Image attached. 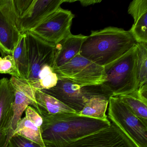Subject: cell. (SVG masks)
<instances>
[{
	"label": "cell",
	"mask_w": 147,
	"mask_h": 147,
	"mask_svg": "<svg viewBox=\"0 0 147 147\" xmlns=\"http://www.w3.org/2000/svg\"><path fill=\"white\" fill-rule=\"evenodd\" d=\"M0 74H7L11 75L12 76L20 78L11 55L0 57Z\"/></svg>",
	"instance_id": "cell-22"
},
{
	"label": "cell",
	"mask_w": 147,
	"mask_h": 147,
	"mask_svg": "<svg viewBox=\"0 0 147 147\" xmlns=\"http://www.w3.org/2000/svg\"><path fill=\"white\" fill-rule=\"evenodd\" d=\"M10 81L14 92L13 117L11 127L7 133L6 147L8 142L14 135L17 124L21 119L23 113L29 106L35 107L36 105L35 89L27 80L19 77L11 76Z\"/></svg>",
	"instance_id": "cell-11"
},
{
	"label": "cell",
	"mask_w": 147,
	"mask_h": 147,
	"mask_svg": "<svg viewBox=\"0 0 147 147\" xmlns=\"http://www.w3.org/2000/svg\"><path fill=\"white\" fill-rule=\"evenodd\" d=\"M118 97L137 117L147 125V102L140 98L136 92Z\"/></svg>",
	"instance_id": "cell-18"
},
{
	"label": "cell",
	"mask_w": 147,
	"mask_h": 147,
	"mask_svg": "<svg viewBox=\"0 0 147 147\" xmlns=\"http://www.w3.org/2000/svg\"><path fill=\"white\" fill-rule=\"evenodd\" d=\"M14 99L10 80L2 78L0 80V130L10 129L13 117Z\"/></svg>",
	"instance_id": "cell-15"
},
{
	"label": "cell",
	"mask_w": 147,
	"mask_h": 147,
	"mask_svg": "<svg viewBox=\"0 0 147 147\" xmlns=\"http://www.w3.org/2000/svg\"><path fill=\"white\" fill-rule=\"evenodd\" d=\"M25 117L36 126L41 128L43 123V119L42 116L37 111L34 107L29 106L25 110Z\"/></svg>",
	"instance_id": "cell-24"
},
{
	"label": "cell",
	"mask_w": 147,
	"mask_h": 147,
	"mask_svg": "<svg viewBox=\"0 0 147 147\" xmlns=\"http://www.w3.org/2000/svg\"><path fill=\"white\" fill-rule=\"evenodd\" d=\"M58 78L55 86L41 91L62 102L76 113H79L89 100L94 96H104L109 98L111 97L101 84L83 86L66 78Z\"/></svg>",
	"instance_id": "cell-5"
},
{
	"label": "cell",
	"mask_w": 147,
	"mask_h": 147,
	"mask_svg": "<svg viewBox=\"0 0 147 147\" xmlns=\"http://www.w3.org/2000/svg\"><path fill=\"white\" fill-rule=\"evenodd\" d=\"M12 0H0V52L12 55L21 37Z\"/></svg>",
	"instance_id": "cell-9"
},
{
	"label": "cell",
	"mask_w": 147,
	"mask_h": 147,
	"mask_svg": "<svg viewBox=\"0 0 147 147\" xmlns=\"http://www.w3.org/2000/svg\"><path fill=\"white\" fill-rule=\"evenodd\" d=\"M64 1L65 0H33L31 5L18 20V26L21 34L33 30L60 8Z\"/></svg>",
	"instance_id": "cell-12"
},
{
	"label": "cell",
	"mask_w": 147,
	"mask_h": 147,
	"mask_svg": "<svg viewBox=\"0 0 147 147\" xmlns=\"http://www.w3.org/2000/svg\"><path fill=\"white\" fill-rule=\"evenodd\" d=\"M25 34L29 66L27 81L36 90L53 87L58 79L53 69L55 46L30 32Z\"/></svg>",
	"instance_id": "cell-3"
},
{
	"label": "cell",
	"mask_w": 147,
	"mask_h": 147,
	"mask_svg": "<svg viewBox=\"0 0 147 147\" xmlns=\"http://www.w3.org/2000/svg\"><path fill=\"white\" fill-rule=\"evenodd\" d=\"M65 147H137L117 125L111 122L108 128L82 138Z\"/></svg>",
	"instance_id": "cell-10"
},
{
	"label": "cell",
	"mask_w": 147,
	"mask_h": 147,
	"mask_svg": "<svg viewBox=\"0 0 147 147\" xmlns=\"http://www.w3.org/2000/svg\"><path fill=\"white\" fill-rule=\"evenodd\" d=\"M86 36L82 34L74 35L71 33L54 46L53 71L80 54L82 45Z\"/></svg>",
	"instance_id": "cell-13"
},
{
	"label": "cell",
	"mask_w": 147,
	"mask_h": 147,
	"mask_svg": "<svg viewBox=\"0 0 147 147\" xmlns=\"http://www.w3.org/2000/svg\"><path fill=\"white\" fill-rule=\"evenodd\" d=\"M12 56L20 78L27 80L29 75V60L26 50L25 33L22 34Z\"/></svg>",
	"instance_id": "cell-19"
},
{
	"label": "cell",
	"mask_w": 147,
	"mask_h": 147,
	"mask_svg": "<svg viewBox=\"0 0 147 147\" xmlns=\"http://www.w3.org/2000/svg\"><path fill=\"white\" fill-rule=\"evenodd\" d=\"M109 100V98L105 96H94L89 100L83 109L77 114L95 119L108 120L106 112Z\"/></svg>",
	"instance_id": "cell-17"
},
{
	"label": "cell",
	"mask_w": 147,
	"mask_h": 147,
	"mask_svg": "<svg viewBox=\"0 0 147 147\" xmlns=\"http://www.w3.org/2000/svg\"><path fill=\"white\" fill-rule=\"evenodd\" d=\"M137 42L129 31L108 27L92 31L83 42L80 54L104 67L120 58L136 46Z\"/></svg>",
	"instance_id": "cell-2"
},
{
	"label": "cell",
	"mask_w": 147,
	"mask_h": 147,
	"mask_svg": "<svg viewBox=\"0 0 147 147\" xmlns=\"http://www.w3.org/2000/svg\"><path fill=\"white\" fill-rule=\"evenodd\" d=\"M134 20L129 31L137 43H147V0H134L128 7Z\"/></svg>",
	"instance_id": "cell-14"
},
{
	"label": "cell",
	"mask_w": 147,
	"mask_h": 147,
	"mask_svg": "<svg viewBox=\"0 0 147 147\" xmlns=\"http://www.w3.org/2000/svg\"><path fill=\"white\" fill-rule=\"evenodd\" d=\"M108 117L137 147H147V125L137 117L118 96L109 98Z\"/></svg>",
	"instance_id": "cell-6"
},
{
	"label": "cell",
	"mask_w": 147,
	"mask_h": 147,
	"mask_svg": "<svg viewBox=\"0 0 147 147\" xmlns=\"http://www.w3.org/2000/svg\"><path fill=\"white\" fill-rule=\"evenodd\" d=\"M136 62V46L120 58L104 67L106 78L101 85L111 97L137 91Z\"/></svg>",
	"instance_id": "cell-4"
},
{
	"label": "cell",
	"mask_w": 147,
	"mask_h": 147,
	"mask_svg": "<svg viewBox=\"0 0 147 147\" xmlns=\"http://www.w3.org/2000/svg\"><path fill=\"white\" fill-rule=\"evenodd\" d=\"M36 100L34 108L42 117L76 113L62 102L41 90L36 91Z\"/></svg>",
	"instance_id": "cell-16"
},
{
	"label": "cell",
	"mask_w": 147,
	"mask_h": 147,
	"mask_svg": "<svg viewBox=\"0 0 147 147\" xmlns=\"http://www.w3.org/2000/svg\"><path fill=\"white\" fill-rule=\"evenodd\" d=\"M74 18L70 11L60 7L30 32L55 46L71 34L70 28Z\"/></svg>",
	"instance_id": "cell-8"
},
{
	"label": "cell",
	"mask_w": 147,
	"mask_h": 147,
	"mask_svg": "<svg viewBox=\"0 0 147 147\" xmlns=\"http://www.w3.org/2000/svg\"><path fill=\"white\" fill-rule=\"evenodd\" d=\"M54 72L58 77L66 78L83 86L101 85L106 78L104 67L80 54Z\"/></svg>",
	"instance_id": "cell-7"
},
{
	"label": "cell",
	"mask_w": 147,
	"mask_h": 147,
	"mask_svg": "<svg viewBox=\"0 0 147 147\" xmlns=\"http://www.w3.org/2000/svg\"><path fill=\"white\" fill-rule=\"evenodd\" d=\"M79 2L84 7L88 6L91 5L98 4L101 2L100 0H81L79 1Z\"/></svg>",
	"instance_id": "cell-26"
},
{
	"label": "cell",
	"mask_w": 147,
	"mask_h": 147,
	"mask_svg": "<svg viewBox=\"0 0 147 147\" xmlns=\"http://www.w3.org/2000/svg\"><path fill=\"white\" fill-rule=\"evenodd\" d=\"M42 138L46 147H65L111 125V122L80 116L76 113L42 117Z\"/></svg>",
	"instance_id": "cell-1"
},
{
	"label": "cell",
	"mask_w": 147,
	"mask_h": 147,
	"mask_svg": "<svg viewBox=\"0 0 147 147\" xmlns=\"http://www.w3.org/2000/svg\"><path fill=\"white\" fill-rule=\"evenodd\" d=\"M7 147H42L29 139L14 134L8 142Z\"/></svg>",
	"instance_id": "cell-23"
},
{
	"label": "cell",
	"mask_w": 147,
	"mask_h": 147,
	"mask_svg": "<svg viewBox=\"0 0 147 147\" xmlns=\"http://www.w3.org/2000/svg\"><path fill=\"white\" fill-rule=\"evenodd\" d=\"M8 131L7 129L0 130V147H6Z\"/></svg>",
	"instance_id": "cell-25"
},
{
	"label": "cell",
	"mask_w": 147,
	"mask_h": 147,
	"mask_svg": "<svg viewBox=\"0 0 147 147\" xmlns=\"http://www.w3.org/2000/svg\"><path fill=\"white\" fill-rule=\"evenodd\" d=\"M14 134L30 140L42 147H46L42 138L41 128L36 126L25 117L21 118L17 124Z\"/></svg>",
	"instance_id": "cell-20"
},
{
	"label": "cell",
	"mask_w": 147,
	"mask_h": 147,
	"mask_svg": "<svg viewBox=\"0 0 147 147\" xmlns=\"http://www.w3.org/2000/svg\"><path fill=\"white\" fill-rule=\"evenodd\" d=\"M136 48V67L138 89L141 86L147 84V43H137Z\"/></svg>",
	"instance_id": "cell-21"
}]
</instances>
